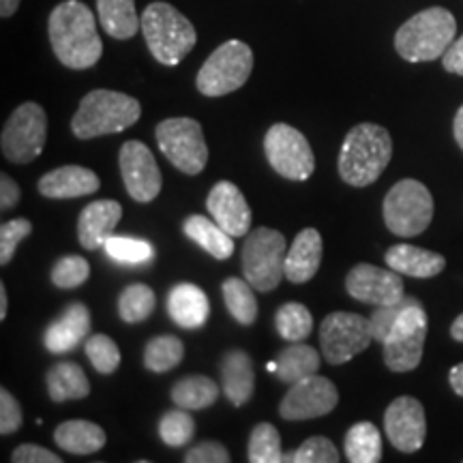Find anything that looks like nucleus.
Segmentation results:
<instances>
[{"label": "nucleus", "instance_id": "8fccbe9b", "mask_svg": "<svg viewBox=\"0 0 463 463\" xmlns=\"http://www.w3.org/2000/svg\"><path fill=\"white\" fill-rule=\"evenodd\" d=\"M442 65L449 73L455 75H463V34L453 45L447 50V54L442 56Z\"/></svg>", "mask_w": 463, "mask_h": 463}, {"label": "nucleus", "instance_id": "58836bf2", "mask_svg": "<svg viewBox=\"0 0 463 463\" xmlns=\"http://www.w3.org/2000/svg\"><path fill=\"white\" fill-rule=\"evenodd\" d=\"M103 249L118 264H146L155 256L150 242L129 239V236H112Z\"/></svg>", "mask_w": 463, "mask_h": 463}, {"label": "nucleus", "instance_id": "a878e982", "mask_svg": "<svg viewBox=\"0 0 463 463\" xmlns=\"http://www.w3.org/2000/svg\"><path fill=\"white\" fill-rule=\"evenodd\" d=\"M54 442L71 455H92L106 447L108 436L99 425L90 420H67L56 427Z\"/></svg>", "mask_w": 463, "mask_h": 463}, {"label": "nucleus", "instance_id": "de8ad7c7", "mask_svg": "<svg viewBox=\"0 0 463 463\" xmlns=\"http://www.w3.org/2000/svg\"><path fill=\"white\" fill-rule=\"evenodd\" d=\"M14 463H61V455L52 453V450L37 447V444H22L11 455Z\"/></svg>", "mask_w": 463, "mask_h": 463}, {"label": "nucleus", "instance_id": "b1692460", "mask_svg": "<svg viewBox=\"0 0 463 463\" xmlns=\"http://www.w3.org/2000/svg\"><path fill=\"white\" fill-rule=\"evenodd\" d=\"M384 262L389 269L397 270L399 275L414 277V279H431L447 269V260L431 249H422L414 245H392L384 253Z\"/></svg>", "mask_w": 463, "mask_h": 463}, {"label": "nucleus", "instance_id": "7c9ffc66", "mask_svg": "<svg viewBox=\"0 0 463 463\" xmlns=\"http://www.w3.org/2000/svg\"><path fill=\"white\" fill-rule=\"evenodd\" d=\"M345 457L350 463H378L382 459V436L373 422L363 420L345 433Z\"/></svg>", "mask_w": 463, "mask_h": 463}, {"label": "nucleus", "instance_id": "f704fd0d", "mask_svg": "<svg viewBox=\"0 0 463 463\" xmlns=\"http://www.w3.org/2000/svg\"><path fill=\"white\" fill-rule=\"evenodd\" d=\"M157 297L146 283H131L118 297V316L127 324L144 322L155 311Z\"/></svg>", "mask_w": 463, "mask_h": 463}, {"label": "nucleus", "instance_id": "9d476101", "mask_svg": "<svg viewBox=\"0 0 463 463\" xmlns=\"http://www.w3.org/2000/svg\"><path fill=\"white\" fill-rule=\"evenodd\" d=\"M427 339V311L419 298L405 307L389 337L382 341L384 345V363L391 372L405 373L414 372L422 361Z\"/></svg>", "mask_w": 463, "mask_h": 463}, {"label": "nucleus", "instance_id": "2eb2a0df", "mask_svg": "<svg viewBox=\"0 0 463 463\" xmlns=\"http://www.w3.org/2000/svg\"><path fill=\"white\" fill-rule=\"evenodd\" d=\"M118 165L129 198L148 204L161 194L164 178L146 144L137 140L125 142L118 155Z\"/></svg>", "mask_w": 463, "mask_h": 463}, {"label": "nucleus", "instance_id": "0eeeda50", "mask_svg": "<svg viewBox=\"0 0 463 463\" xmlns=\"http://www.w3.org/2000/svg\"><path fill=\"white\" fill-rule=\"evenodd\" d=\"M382 213L386 228L395 236H419L433 219V195L420 181L403 178L386 194Z\"/></svg>", "mask_w": 463, "mask_h": 463}, {"label": "nucleus", "instance_id": "4468645a", "mask_svg": "<svg viewBox=\"0 0 463 463\" xmlns=\"http://www.w3.org/2000/svg\"><path fill=\"white\" fill-rule=\"evenodd\" d=\"M339 403L337 386L324 375L298 380L281 399L279 414L283 420H311L331 414Z\"/></svg>", "mask_w": 463, "mask_h": 463}, {"label": "nucleus", "instance_id": "4be33fe9", "mask_svg": "<svg viewBox=\"0 0 463 463\" xmlns=\"http://www.w3.org/2000/svg\"><path fill=\"white\" fill-rule=\"evenodd\" d=\"M167 314L176 326L195 331L202 328L211 314V303L204 289L195 283H178L167 294Z\"/></svg>", "mask_w": 463, "mask_h": 463}, {"label": "nucleus", "instance_id": "aec40b11", "mask_svg": "<svg viewBox=\"0 0 463 463\" xmlns=\"http://www.w3.org/2000/svg\"><path fill=\"white\" fill-rule=\"evenodd\" d=\"M101 187L99 176L89 167L62 165L39 178V194L50 200H73L95 194Z\"/></svg>", "mask_w": 463, "mask_h": 463}, {"label": "nucleus", "instance_id": "a18cd8bd", "mask_svg": "<svg viewBox=\"0 0 463 463\" xmlns=\"http://www.w3.org/2000/svg\"><path fill=\"white\" fill-rule=\"evenodd\" d=\"M22 422H24V416H22L20 403L7 389H3L0 391V433L11 436L20 430Z\"/></svg>", "mask_w": 463, "mask_h": 463}, {"label": "nucleus", "instance_id": "2f4dec72", "mask_svg": "<svg viewBox=\"0 0 463 463\" xmlns=\"http://www.w3.org/2000/svg\"><path fill=\"white\" fill-rule=\"evenodd\" d=\"M225 307H228L230 316L242 326H251L258 320V300H256V288L247 279H239V277H230L222 286Z\"/></svg>", "mask_w": 463, "mask_h": 463}, {"label": "nucleus", "instance_id": "72a5a7b5", "mask_svg": "<svg viewBox=\"0 0 463 463\" xmlns=\"http://www.w3.org/2000/svg\"><path fill=\"white\" fill-rule=\"evenodd\" d=\"M184 345L183 341L174 335H159L153 337L144 347V364L155 373L172 372L174 367L183 363Z\"/></svg>", "mask_w": 463, "mask_h": 463}, {"label": "nucleus", "instance_id": "a19ab883", "mask_svg": "<svg viewBox=\"0 0 463 463\" xmlns=\"http://www.w3.org/2000/svg\"><path fill=\"white\" fill-rule=\"evenodd\" d=\"M90 277V264L82 256H65L52 269V283L61 289L84 286Z\"/></svg>", "mask_w": 463, "mask_h": 463}, {"label": "nucleus", "instance_id": "bb28decb", "mask_svg": "<svg viewBox=\"0 0 463 463\" xmlns=\"http://www.w3.org/2000/svg\"><path fill=\"white\" fill-rule=\"evenodd\" d=\"M183 232L215 260H228L234 253V236H230L215 219L211 222L204 215H191L184 219Z\"/></svg>", "mask_w": 463, "mask_h": 463}, {"label": "nucleus", "instance_id": "393cba45", "mask_svg": "<svg viewBox=\"0 0 463 463\" xmlns=\"http://www.w3.org/2000/svg\"><path fill=\"white\" fill-rule=\"evenodd\" d=\"M222 386L230 403L242 405L251 399L256 373L247 352L232 350L222 358Z\"/></svg>", "mask_w": 463, "mask_h": 463}, {"label": "nucleus", "instance_id": "ea45409f", "mask_svg": "<svg viewBox=\"0 0 463 463\" xmlns=\"http://www.w3.org/2000/svg\"><path fill=\"white\" fill-rule=\"evenodd\" d=\"M84 352L89 356V361L92 363V367L103 375L114 373L120 364V350L116 345L114 339H109L108 335L103 333H95L86 339L84 344Z\"/></svg>", "mask_w": 463, "mask_h": 463}, {"label": "nucleus", "instance_id": "39448f33", "mask_svg": "<svg viewBox=\"0 0 463 463\" xmlns=\"http://www.w3.org/2000/svg\"><path fill=\"white\" fill-rule=\"evenodd\" d=\"M142 33L155 61L176 67L194 50L198 33L170 3H150L142 14Z\"/></svg>", "mask_w": 463, "mask_h": 463}, {"label": "nucleus", "instance_id": "473e14b6", "mask_svg": "<svg viewBox=\"0 0 463 463\" xmlns=\"http://www.w3.org/2000/svg\"><path fill=\"white\" fill-rule=\"evenodd\" d=\"M219 397V386L206 375H187L172 389V402L183 410H204Z\"/></svg>", "mask_w": 463, "mask_h": 463}, {"label": "nucleus", "instance_id": "dca6fc26", "mask_svg": "<svg viewBox=\"0 0 463 463\" xmlns=\"http://www.w3.org/2000/svg\"><path fill=\"white\" fill-rule=\"evenodd\" d=\"M345 289L354 300L375 307L399 303L405 297L402 275L373 264H356L345 277Z\"/></svg>", "mask_w": 463, "mask_h": 463}, {"label": "nucleus", "instance_id": "9b49d317", "mask_svg": "<svg viewBox=\"0 0 463 463\" xmlns=\"http://www.w3.org/2000/svg\"><path fill=\"white\" fill-rule=\"evenodd\" d=\"M161 153L183 174L198 176L208 164V146L202 125L194 118H167L155 129Z\"/></svg>", "mask_w": 463, "mask_h": 463}, {"label": "nucleus", "instance_id": "09e8293b", "mask_svg": "<svg viewBox=\"0 0 463 463\" xmlns=\"http://www.w3.org/2000/svg\"><path fill=\"white\" fill-rule=\"evenodd\" d=\"M22 198V191L17 187L14 178L7 174H0V208L3 211H11Z\"/></svg>", "mask_w": 463, "mask_h": 463}, {"label": "nucleus", "instance_id": "e433bc0d", "mask_svg": "<svg viewBox=\"0 0 463 463\" xmlns=\"http://www.w3.org/2000/svg\"><path fill=\"white\" fill-rule=\"evenodd\" d=\"M247 459L251 463H281L286 461V455L281 450V436L275 425L270 422H260L253 427L249 436Z\"/></svg>", "mask_w": 463, "mask_h": 463}, {"label": "nucleus", "instance_id": "79ce46f5", "mask_svg": "<svg viewBox=\"0 0 463 463\" xmlns=\"http://www.w3.org/2000/svg\"><path fill=\"white\" fill-rule=\"evenodd\" d=\"M339 453L335 444L324 436L307 438L300 449L294 450L292 455H286V461L294 463H339Z\"/></svg>", "mask_w": 463, "mask_h": 463}, {"label": "nucleus", "instance_id": "6e6552de", "mask_svg": "<svg viewBox=\"0 0 463 463\" xmlns=\"http://www.w3.org/2000/svg\"><path fill=\"white\" fill-rule=\"evenodd\" d=\"M253 71V52L239 39L219 45L195 78V86L204 97H223L242 89Z\"/></svg>", "mask_w": 463, "mask_h": 463}, {"label": "nucleus", "instance_id": "5701e85b", "mask_svg": "<svg viewBox=\"0 0 463 463\" xmlns=\"http://www.w3.org/2000/svg\"><path fill=\"white\" fill-rule=\"evenodd\" d=\"M322 264V236L316 228L300 230L286 256V279L307 283L317 275Z\"/></svg>", "mask_w": 463, "mask_h": 463}, {"label": "nucleus", "instance_id": "1a4fd4ad", "mask_svg": "<svg viewBox=\"0 0 463 463\" xmlns=\"http://www.w3.org/2000/svg\"><path fill=\"white\" fill-rule=\"evenodd\" d=\"M48 137V116L39 103L26 101L9 116L0 136L3 157L11 164H31L42 155Z\"/></svg>", "mask_w": 463, "mask_h": 463}, {"label": "nucleus", "instance_id": "4c0bfd02", "mask_svg": "<svg viewBox=\"0 0 463 463\" xmlns=\"http://www.w3.org/2000/svg\"><path fill=\"white\" fill-rule=\"evenodd\" d=\"M195 436V420L189 414V410L176 408L161 416L159 420V438L164 444L172 449H181L191 442Z\"/></svg>", "mask_w": 463, "mask_h": 463}, {"label": "nucleus", "instance_id": "c756f323", "mask_svg": "<svg viewBox=\"0 0 463 463\" xmlns=\"http://www.w3.org/2000/svg\"><path fill=\"white\" fill-rule=\"evenodd\" d=\"M275 363L277 378L286 382V384H297L298 380L317 373V369H320V354H317L316 347L297 341V344L283 347L279 354H277Z\"/></svg>", "mask_w": 463, "mask_h": 463}, {"label": "nucleus", "instance_id": "c03bdc74", "mask_svg": "<svg viewBox=\"0 0 463 463\" xmlns=\"http://www.w3.org/2000/svg\"><path fill=\"white\" fill-rule=\"evenodd\" d=\"M414 297H403L399 303H392V305H384V307H378V309L373 311L372 316H369V328H372V335H373V341H384L389 337L391 328L395 326V322L399 320V316L403 314L405 307L412 303Z\"/></svg>", "mask_w": 463, "mask_h": 463}, {"label": "nucleus", "instance_id": "cd10ccee", "mask_svg": "<svg viewBox=\"0 0 463 463\" xmlns=\"http://www.w3.org/2000/svg\"><path fill=\"white\" fill-rule=\"evenodd\" d=\"M99 22L112 39L125 42L136 37L142 28V17H137L136 0H97Z\"/></svg>", "mask_w": 463, "mask_h": 463}, {"label": "nucleus", "instance_id": "f03ea898", "mask_svg": "<svg viewBox=\"0 0 463 463\" xmlns=\"http://www.w3.org/2000/svg\"><path fill=\"white\" fill-rule=\"evenodd\" d=\"M392 157L391 133L375 123H361L347 131L339 153V174L352 187L373 184Z\"/></svg>", "mask_w": 463, "mask_h": 463}, {"label": "nucleus", "instance_id": "f257e3e1", "mask_svg": "<svg viewBox=\"0 0 463 463\" xmlns=\"http://www.w3.org/2000/svg\"><path fill=\"white\" fill-rule=\"evenodd\" d=\"M48 33L52 50L69 69L82 71L99 62L103 43L97 33L95 15L80 0H65L50 14Z\"/></svg>", "mask_w": 463, "mask_h": 463}, {"label": "nucleus", "instance_id": "c85d7f7f", "mask_svg": "<svg viewBox=\"0 0 463 463\" xmlns=\"http://www.w3.org/2000/svg\"><path fill=\"white\" fill-rule=\"evenodd\" d=\"M48 395L54 403H65L71 399H84L90 392V382L84 369L75 363H56L45 375Z\"/></svg>", "mask_w": 463, "mask_h": 463}, {"label": "nucleus", "instance_id": "c9c22d12", "mask_svg": "<svg viewBox=\"0 0 463 463\" xmlns=\"http://www.w3.org/2000/svg\"><path fill=\"white\" fill-rule=\"evenodd\" d=\"M275 326L283 339L297 344L305 341L314 331V317L303 303H286L277 309Z\"/></svg>", "mask_w": 463, "mask_h": 463}, {"label": "nucleus", "instance_id": "412c9836", "mask_svg": "<svg viewBox=\"0 0 463 463\" xmlns=\"http://www.w3.org/2000/svg\"><path fill=\"white\" fill-rule=\"evenodd\" d=\"M123 217V206L114 200H97L80 213L78 239L84 249L95 251L112 239V232Z\"/></svg>", "mask_w": 463, "mask_h": 463}, {"label": "nucleus", "instance_id": "ddd939ff", "mask_svg": "<svg viewBox=\"0 0 463 463\" xmlns=\"http://www.w3.org/2000/svg\"><path fill=\"white\" fill-rule=\"evenodd\" d=\"M373 341L369 317L347 311H335L320 326L322 354L331 364H345L361 354Z\"/></svg>", "mask_w": 463, "mask_h": 463}, {"label": "nucleus", "instance_id": "5fc2aeb1", "mask_svg": "<svg viewBox=\"0 0 463 463\" xmlns=\"http://www.w3.org/2000/svg\"><path fill=\"white\" fill-rule=\"evenodd\" d=\"M450 335H453L455 341H461L463 344V314L459 317H455L453 326H450Z\"/></svg>", "mask_w": 463, "mask_h": 463}, {"label": "nucleus", "instance_id": "37998d69", "mask_svg": "<svg viewBox=\"0 0 463 463\" xmlns=\"http://www.w3.org/2000/svg\"><path fill=\"white\" fill-rule=\"evenodd\" d=\"M33 232V223L28 219H11L0 228V264L7 266L15 256V249Z\"/></svg>", "mask_w": 463, "mask_h": 463}, {"label": "nucleus", "instance_id": "3c124183", "mask_svg": "<svg viewBox=\"0 0 463 463\" xmlns=\"http://www.w3.org/2000/svg\"><path fill=\"white\" fill-rule=\"evenodd\" d=\"M449 380H450V386H453V391L457 392V395L463 397V363L455 364V367L450 369Z\"/></svg>", "mask_w": 463, "mask_h": 463}, {"label": "nucleus", "instance_id": "864d4df0", "mask_svg": "<svg viewBox=\"0 0 463 463\" xmlns=\"http://www.w3.org/2000/svg\"><path fill=\"white\" fill-rule=\"evenodd\" d=\"M20 7V0H0V15L11 17Z\"/></svg>", "mask_w": 463, "mask_h": 463}, {"label": "nucleus", "instance_id": "a211bd4d", "mask_svg": "<svg viewBox=\"0 0 463 463\" xmlns=\"http://www.w3.org/2000/svg\"><path fill=\"white\" fill-rule=\"evenodd\" d=\"M206 208L213 219L234 239L245 236L251 228V208L234 183L219 181L208 194Z\"/></svg>", "mask_w": 463, "mask_h": 463}, {"label": "nucleus", "instance_id": "6ab92c4d", "mask_svg": "<svg viewBox=\"0 0 463 463\" xmlns=\"http://www.w3.org/2000/svg\"><path fill=\"white\" fill-rule=\"evenodd\" d=\"M86 335H90V311L84 303H73L45 328L43 345L52 354H67L82 344Z\"/></svg>", "mask_w": 463, "mask_h": 463}, {"label": "nucleus", "instance_id": "f3484780", "mask_svg": "<svg viewBox=\"0 0 463 463\" xmlns=\"http://www.w3.org/2000/svg\"><path fill=\"white\" fill-rule=\"evenodd\" d=\"M384 430L389 442L402 453H416L427 436L425 408L414 397H397L384 412Z\"/></svg>", "mask_w": 463, "mask_h": 463}, {"label": "nucleus", "instance_id": "f8f14e48", "mask_svg": "<svg viewBox=\"0 0 463 463\" xmlns=\"http://www.w3.org/2000/svg\"><path fill=\"white\" fill-rule=\"evenodd\" d=\"M266 159L279 176L288 181H307L316 170V157L307 137L292 125L277 123L266 131Z\"/></svg>", "mask_w": 463, "mask_h": 463}, {"label": "nucleus", "instance_id": "20e7f679", "mask_svg": "<svg viewBox=\"0 0 463 463\" xmlns=\"http://www.w3.org/2000/svg\"><path fill=\"white\" fill-rule=\"evenodd\" d=\"M142 116L140 101L125 92L97 89L90 90L80 103L71 120V131L78 140L120 133L136 125Z\"/></svg>", "mask_w": 463, "mask_h": 463}, {"label": "nucleus", "instance_id": "423d86ee", "mask_svg": "<svg viewBox=\"0 0 463 463\" xmlns=\"http://www.w3.org/2000/svg\"><path fill=\"white\" fill-rule=\"evenodd\" d=\"M286 236L273 228L249 232L242 247V275L258 292H270L286 277Z\"/></svg>", "mask_w": 463, "mask_h": 463}, {"label": "nucleus", "instance_id": "7ed1b4c3", "mask_svg": "<svg viewBox=\"0 0 463 463\" xmlns=\"http://www.w3.org/2000/svg\"><path fill=\"white\" fill-rule=\"evenodd\" d=\"M455 33V15L444 7H430L399 26L395 50L408 62L438 61L453 45Z\"/></svg>", "mask_w": 463, "mask_h": 463}, {"label": "nucleus", "instance_id": "6e6d98bb", "mask_svg": "<svg viewBox=\"0 0 463 463\" xmlns=\"http://www.w3.org/2000/svg\"><path fill=\"white\" fill-rule=\"evenodd\" d=\"M7 305H9L7 288L0 286V320H5V317H7Z\"/></svg>", "mask_w": 463, "mask_h": 463}, {"label": "nucleus", "instance_id": "49530a36", "mask_svg": "<svg viewBox=\"0 0 463 463\" xmlns=\"http://www.w3.org/2000/svg\"><path fill=\"white\" fill-rule=\"evenodd\" d=\"M187 463H228L230 453L223 444L219 442H202L198 447L189 449L184 455Z\"/></svg>", "mask_w": 463, "mask_h": 463}, {"label": "nucleus", "instance_id": "603ef678", "mask_svg": "<svg viewBox=\"0 0 463 463\" xmlns=\"http://www.w3.org/2000/svg\"><path fill=\"white\" fill-rule=\"evenodd\" d=\"M453 133H455V140L459 144L463 150V106L457 109L455 114V123H453Z\"/></svg>", "mask_w": 463, "mask_h": 463}]
</instances>
